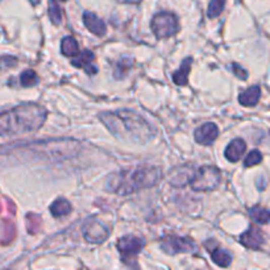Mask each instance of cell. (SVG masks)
<instances>
[{
    "label": "cell",
    "instance_id": "1",
    "mask_svg": "<svg viewBox=\"0 0 270 270\" xmlns=\"http://www.w3.org/2000/svg\"><path fill=\"white\" fill-rule=\"evenodd\" d=\"M99 118L113 135L138 144L148 142L156 135V129L132 111L120 109L116 112H104Z\"/></svg>",
    "mask_w": 270,
    "mask_h": 270
},
{
    "label": "cell",
    "instance_id": "2",
    "mask_svg": "<svg viewBox=\"0 0 270 270\" xmlns=\"http://www.w3.org/2000/svg\"><path fill=\"white\" fill-rule=\"evenodd\" d=\"M161 169L151 165H141L109 175L107 190L118 195H129L141 188L153 187L161 179Z\"/></svg>",
    "mask_w": 270,
    "mask_h": 270
},
{
    "label": "cell",
    "instance_id": "3",
    "mask_svg": "<svg viewBox=\"0 0 270 270\" xmlns=\"http://www.w3.org/2000/svg\"><path fill=\"white\" fill-rule=\"evenodd\" d=\"M46 119V109L38 104H21L0 116L2 135H24L38 131Z\"/></svg>",
    "mask_w": 270,
    "mask_h": 270
},
{
    "label": "cell",
    "instance_id": "4",
    "mask_svg": "<svg viewBox=\"0 0 270 270\" xmlns=\"http://www.w3.org/2000/svg\"><path fill=\"white\" fill-rule=\"evenodd\" d=\"M221 182V174L215 166H202L191 173L190 186L195 191H211Z\"/></svg>",
    "mask_w": 270,
    "mask_h": 270
},
{
    "label": "cell",
    "instance_id": "5",
    "mask_svg": "<svg viewBox=\"0 0 270 270\" xmlns=\"http://www.w3.org/2000/svg\"><path fill=\"white\" fill-rule=\"evenodd\" d=\"M150 28L158 38L174 36L178 32V20L175 15L169 12H161L153 17L150 23Z\"/></svg>",
    "mask_w": 270,
    "mask_h": 270
},
{
    "label": "cell",
    "instance_id": "6",
    "mask_svg": "<svg viewBox=\"0 0 270 270\" xmlns=\"http://www.w3.org/2000/svg\"><path fill=\"white\" fill-rule=\"evenodd\" d=\"M161 248L169 254L177 253H187V252H195L197 245L194 241L187 239V237L179 236H168L162 240Z\"/></svg>",
    "mask_w": 270,
    "mask_h": 270
},
{
    "label": "cell",
    "instance_id": "7",
    "mask_svg": "<svg viewBox=\"0 0 270 270\" xmlns=\"http://www.w3.org/2000/svg\"><path fill=\"white\" fill-rule=\"evenodd\" d=\"M109 232L104 224L96 219H89L83 225V236L89 243L100 244L108 237Z\"/></svg>",
    "mask_w": 270,
    "mask_h": 270
},
{
    "label": "cell",
    "instance_id": "8",
    "mask_svg": "<svg viewBox=\"0 0 270 270\" xmlns=\"http://www.w3.org/2000/svg\"><path fill=\"white\" fill-rule=\"evenodd\" d=\"M144 245L145 241L136 236H125L118 241V249L123 258L135 257L144 248Z\"/></svg>",
    "mask_w": 270,
    "mask_h": 270
},
{
    "label": "cell",
    "instance_id": "9",
    "mask_svg": "<svg viewBox=\"0 0 270 270\" xmlns=\"http://www.w3.org/2000/svg\"><path fill=\"white\" fill-rule=\"evenodd\" d=\"M219 136V129L214 123H206L195 131V140L201 145H211Z\"/></svg>",
    "mask_w": 270,
    "mask_h": 270
},
{
    "label": "cell",
    "instance_id": "10",
    "mask_svg": "<svg viewBox=\"0 0 270 270\" xmlns=\"http://www.w3.org/2000/svg\"><path fill=\"white\" fill-rule=\"evenodd\" d=\"M95 61V56H94V53L91 50H83L75 57V58L72 59V65L75 66V67H79V69H85L86 72H89V74H95L98 71V67L94 63Z\"/></svg>",
    "mask_w": 270,
    "mask_h": 270
},
{
    "label": "cell",
    "instance_id": "11",
    "mask_svg": "<svg viewBox=\"0 0 270 270\" xmlns=\"http://www.w3.org/2000/svg\"><path fill=\"white\" fill-rule=\"evenodd\" d=\"M83 23H85L86 28L91 33H94L95 36L102 37L105 34V24L103 20L99 19L96 15L91 12L83 13Z\"/></svg>",
    "mask_w": 270,
    "mask_h": 270
},
{
    "label": "cell",
    "instance_id": "12",
    "mask_svg": "<svg viewBox=\"0 0 270 270\" xmlns=\"http://www.w3.org/2000/svg\"><path fill=\"white\" fill-rule=\"evenodd\" d=\"M241 243L250 249H258L263 243V235L258 228L250 227L245 234L241 235Z\"/></svg>",
    "mask_w": 270,
    "mask_h": 270
},
{
    "label": "cell",
    "instance_id": "13",
    "mask_svg": "<svg viewBox=\"0 0 270 270\" xmlns=\"http://www.w3.org/2000/svg\"><path fill=\"white\" fill-rule=\"evenodd\" d=\"M245 148H247L245 142H244L241 138H236V140H234V141L230 142L227 148H225L224 155H225V158H227L228 161L237 162L243 157Z\"/></svg>",
    "mask_w": 270,
    "mask_h": 270
},
{
    "label": "cell",
    "instance_id": "14",
    "mask_svg": "<svg viewBox=\"0 0 270 270\" xmlns=\"http://www.w3.org/2000/svg\"><path fill=\"white\" fill-rule=\"evenodd\" d=\"M260 96H261L260 87H258V86H253V87H249L248 90H245V91L239 96V102H240L243 105H245V107H252V105L257 104Z\"/></svg>",
    "mask_w": 270,
    "mask_h": 270
},
{
    "label": "cell",
    "instance_id": "15",
    "mask_svg": "<svg viewBox=\"0 0 270 270\" xmlns=\"http://www.w3.org/2000/svg\"><path fill=\"white\" fill-rule=\"evenodd\" d=\"M191 58H186L182 62L181 67L177 70V71L173 74V81H174L175 85L183 86L187 83L188 81V74H190V67H191Z\"/></svg>",
    "mask_w": 270,
    "mask_h": 270
},
{
    "label": "cell",
    "instance_id": "16",
    "mask_svg": "<svg viewBox=\"0 0 270 270\" xmlns=\"http://www.w3.org/2000/svg\"><path fill=\"white\" fill-rule=\"evenodd\" d=\"M50 212H52V215L54 217L66 216V215L71 212V206H70V203L66 201V199L61 198V199H57V201L52 204Z\"/></svg>",
    "mask_w": 270,
    "mask_h": 270
},
{
    "label": "cell",
    "instance_id": "17",
    "mask_svg": "<svg viewBox=\"0 0 270 270\" xmlns=\"http://www.w3.org/2000/svg\"><path fill=\"white\" fill-rule=\"evenodd\" d=\"M61 50L65 56L67 57H72V56H78L79 54V46L76 40L74 37H65L61 43Z\"/></svg>",
    "mask_w": 270,
    "mask_h": 270
},
{
    "label": "cell",
    "instance_id": "18",
    "mask_svg": "<svg viewBox=\"0 0 270 270\" xmlns=\"http://www.w3.org/2000/svg\"><path fill=\"white\" fill-rule=\"evenodd\" d=\"M249 215L256 223L260 224L270 223V211H267L266 208L252 207L249 210Z\"/></svg>",
    "mask_w": 270,
    "mask_h": 270
},
{
    "label": "cell",
    "instance_id": "19",
    "mask_svg": "<svg viewBox=\"0 0 270 270\" xmlns=\"http://www.w3.org/2000/svg\"><path fill=\"white\" fill-rule=\"evenodd\" d=\"M211 257H212V261H214L216 265H219V266H223V267L229 266L230 261H232V257H230V254L223 249L212 250V252H211Z\"/></svg>",
    "mask_w": 270,
    "mask_h": 270
},
{
    "label": "cell",
    "instance_id": "20",
    "mask_svg": "<svg viewBox=\"0 0 270 270\" xmlns=\"http://www.w3.org/2000/svg\"><path fill=\"white\" fill-rule=\"evenodd\" d=\"M38 83V76L33 70H25V71L20 75V85L23 87H30Z\"/></svg>",
    "mask_w": 270,
    "mask_h": 270
},
{
    "label": "cell",
    "instance_id": "21",
    "mask_svg": "<svg viewBox=\"0 0 270 270\" xmlns=\"http://www.w3.org/2000/svg\"><path fill=\"white\" fill-rule=\"evenodd\" d=\"M15 235H16V229H15V225H13L12 221L4 219L3 220V239H2L4 245L10 243V241H12Z\"/></svg>",
    "mask_w": 270,
    "mask_h": 270
},
{
    "label": "cell",
    "instance_id": "22",
    "mask_svg": "<svg viewBox=\"0 0 270 270\" xmlns=\"http://www.w3.org/2000/svg\"><path fill=\"white\" fill-rule=\"evenodd\" d=\"M224 6H225V0H211L210 6H208V17L210 19H215L221 13Z\"/></svg>",
    "mask_w": 270,
    "mask_h": 270
},
{
    "label": "cell",
    "instance_id": "23",
    "mask_svg": "<svg viewBox=\"0 0 270 270\" xmlns=\"http://www.w3.org/2000/svg\"><path fill=\"white\" fill-rule=\"evenodd\" d=\"M49 17L54 25H59V24H61L62 13H61L58 4H57L54 0H49Z\"/></svg>",
    "mask_w": 270,
    "mask_h": 270
},
{
    "label": "cell",
    "instance_id": "24",
    "mask_svg": "<svg viewBox=\"0 0 270 270\" xmlns=\"http://www.w3.org/2000/svg\"><path fill=\"white\" fill-rule=\"evenodd\" d=\"M26 228H28L29 234L38 232V229L41 228V219H40V216H37L34 214L26 215Z\"/></svg>",
    "mask_w": 270,
    "mask_h": 270
},
{
    "label": "cell",
    "instance_id": "25",
    "mask_svg": "<svg viewBox=\"0 0 270 270\" xmlns=\"http://www.w3.org/2000/svg\"><path fill=\"white\" fill-rule=\"evenodd\" d=\"M132 66V61L131 59H122V61H119L118 63H116V67H115V76L118 79H122L124 78L125 74L129 71V69H131Z\"/></svg>",
    "mask_w": 270,
    "mask_h": 270
},
{
    "label": "cell",
    "instance_id": "26",
    "mask_svg": "<svg viewBox=\"0 0 270 270\" xmlns=\"http://www.w3.org/2000/svg\"><path fill=\"white\" fill-rule=\"evenodd\" d=\"M261 161H262V156H261L260 151L252 150L249 155L247 156V158H245L244 165H245L247 168H250V166H254V165L261 164Z\"/></svg>",
    "mask_w": 270,
    "mask_h": 270
},
{
    "label": "cell",
    "instance_id": "27",
    "mask_svg": "<svg viewBox=\"0 0 270 270\" xmlns=\"http://www.w3.org/2000/svg\"><path fill=\"white\" fill-rule=\"evenodd\" d=\"M232 67H234V70H235V74H236L237 76H239V78H241V79H247V72H245V70L244 69H241L240 66H237V65H234L232 66Z\"/></svg>",
    "mask_w": 270,
    "mask_h": 270
},
{
    "label": "cell",
    "instance_id": "28",
    "mask_svg": "<svg viewBox=\"0 0 270 270\" xmlns=\"http://www.w3.org/2000/svg\"><path fill=\"white\" fill-rule=\"evenodd\" d=\"M119 2H122V3H138L141 0H119Z\"/></svg>",
    "mask_w": 270,
    "mask_h": 270
},
{
    "label": "cell",
    "instance_id": "29",
    "mask_svg": "<svg viewBox=\"0 0 270 270\" xmlns=\"http://www.w3.org/2000/svg\"><path fill=\"white\" fill-rule=\"evenodd\" d=\"M30 2H32L33 4H37V3H38V0H30Z\"/></svg>",
    "mask_w": 270,
    "mask_h": 270
}]
</instances>
